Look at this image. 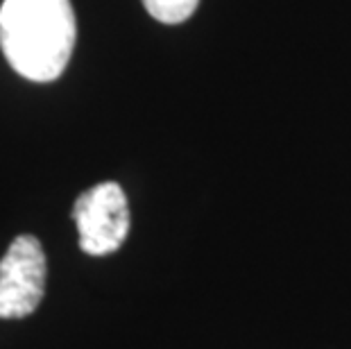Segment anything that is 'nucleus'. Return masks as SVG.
I'll use <instances>...</instances> for the list:
<instances>
[{
  "instance_id": "nucleus-1",
  "label": "nucleus",
  "mask_w": 351,
  "mask_h": 349,
  "mask_svg": "<svg viewBox=\"0 0 351 349\" xmlns=\"http://www.w3.org/2000/svg\"><path fill=\"white\" fill-rule=\"evenodd\" d=\"M77 41L71 0H3L0 50L29 82H55L69 66Z\"/></svg>"
},
{
  "instance_id": "nucleus-3",
  "label": "nucleus",
  "mask_w": 351,
  "mask_h": 349,
  "mask_svg": "<svg viewBox=\"0 0 351 349\" xmlns=\"http://www.w3.org/2000/svg\"><path fill=\"white\" fill-rule=\"evenodd\" d=\"M46 293V254L39 239L21 234L0 258V317L32 315Z\"/></svg>"
},
{
  "instance_id": "nucleus-2",
  "label": "nucleus",
  "mask_w": 351,
  "mask_h": 349,
  "mask_svg": "<svg viewBox=\"0 0 351 349\" xmlns=\"http://www.w3.org/2000/svg\"><path fill=\"white\" fill-rule=\"evenodd\" d=\"M73 220L77 225L80 248L91 256L116 252L130 234V204L116 182L95 184L75 200Z\"/></svg>"
},
{
  "instance_id": "nucleus-4",
  "label": "nucleus",
  "mask_w": 351,
  "mask_h": 349,
  "mask_svg": "<svg viewBox=\"0 0 351 349\" xmlns=\"http://www.w3.org/2000/svg\"><path fill=\"white\" fill-rule=\"evenodd\" d=\"M141 3L154 21L166 25H177L195 14L199 0H141Z\"/></svg>"
}]
</instances>
